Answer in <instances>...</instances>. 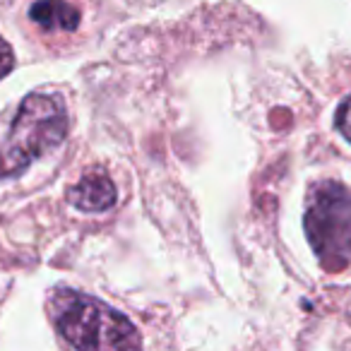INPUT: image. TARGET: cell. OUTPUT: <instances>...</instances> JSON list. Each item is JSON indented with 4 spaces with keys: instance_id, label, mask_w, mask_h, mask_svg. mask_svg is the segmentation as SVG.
Listing matches in <instances>:
<instances>
[{
    "instance_id": "1",
    "label": "cell",
    "mask_w": 351,
    "mask_h": 351,
    "mask_svg": "<svg viewBox=\"0 0 351 351\" xmlns=\"http://www.w3.org/2000/svg\"><path fill=\"white\" fill-rule=\"evenodd\" d=\"M68 135V113L58 97L29 94L15 121L0 135V176H15L58 149Z\"/></svg>"
},
{
    "instance_id": "2",
    "label": "cell",
    "mask_w": 351,
    "mask_h": 351,
    "mask_svg": "<svg viewBox=\"0 0 351 351\" xmlns=\"http://www.w3.org/2000/svg\"><path fill=\"white\" fill-rule=\"evenodd\" d=\"M53 320L60 335L77 349H137L135 325L111 306L84 293L58 291L53 296Z\"/></svg>"
},
{
    "instance_id": "3",
    "label": "cell",
    "mask_w": 351,
    "mask_h": 351,
    "mask_svg": "<svg viewBox=\"0 0 351 351\" xmlns=\"http://www.w3.org/2000/svg\"><path fill=\"white\" fill-rule=\"evenodd\" d=\"M306 231L322 267L341 272L351 265V191L339 183H317L308 195Z\"/></svg>"
},
{
    "instance_id": "4",
    "label": "cell",
    "mask_w": 351,
    "mask_h": 351,
    "mask_svg": "<svg viewBox=\"0 0 351 351\" xmlns=\"http://www.w3.org/2000/svg\"><path fill=\"white\" fill-rule=\"evenodd\" d=\"M70 202L84 212H104L116 202V186L104 171L92 169L70 188Z\"/></svg>"
},
{
    "instance_id": "5",
    "label": "cell",
    "mask_w": 351,
    "mask_h": 351,
    "mask_svg": "<svg viewBox=\"0 0 351 351\" xmlns=\"http://www.w3.org/2000/svg\"><path fill=\"white\" fill-rule=\"evenodd\" d=\"M29 17L46 32H75L80 27V10L68 0H39L32 5Z\"/></svg>"
},
{
    "instance_id": "6",
    "label": "cell",
    "mask_w": 351,
    "mask_h": 351,
    "mask_svg": "<svg viewBox=\"0 0 351 351\" xmlns=\"http://www.w3.org/2000/svg\"><path fill=\"white\" fill-rule=\"evenodd\" d=\"M337 130L351 142V94L341 101V106L337 108Z\"/></svg>"
},
{
    "instance_id": "7",
    "label": "cell",
    "mask_w": 351,
    "mask_h": 351,
    "mask_svg": "<svg viewBox=\"0 0 351 351\" xmlns=\"http://www.w3.org/2000/svg\"><path fill=\"white\" fill-rule=\"evenodd\" d=\"M12 68V51L5 41L0 39V77H5Z\"/></svg>"
}]
</instances>
